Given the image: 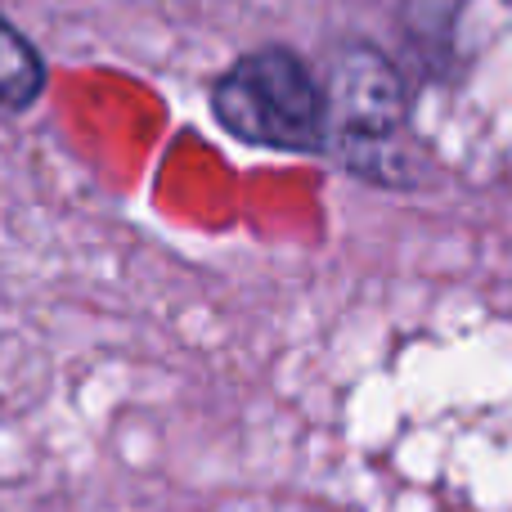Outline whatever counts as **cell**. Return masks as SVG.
Segmentation results:
<instances>
[{"mask_svg": "<svg viewBox=\"0 0 512 512\" xmlns=\"http://www.w3.org/2000/svg\"><path fill=\"white\" fill-rule=\"evenodd\" d=\"M212 113L234 140L315 153L328 140V99L310 68L283 45L252 50L212 86Z\"/></svg>", "mask_w": 512, "mask_h": 512, "instance_id": "obj_1", "label": "cell"}, {"mask_svg": "<svg viewBox=\"0 0 512 512\" xmlns=\"http://www.w3.org/2000/svg\"><path fill=\"white\" fill-rule=\"evenodd\" d=\"M328 131L346 149L351 167L369 171L387 158L391 140L405 126V86H400L396 68L369 45H351L333 68V86H328Z\"/></svg>", "mask_w": 512, "mask_h": 512, "instance_id": "obj_2", "label": "cell"}, {"mask_svg": "<svg viewBox=\"0 0 512 512\" xmlns=\"http://www.w3.org/2000/svg\"><path fill=\"white\" fill-rule=\"evenodd\" d=\"M45 90V59L36 45L0 14V108L5 113H23L41 99Z\"/></svg>", "mask_w": 512, "mask_h": 512, "instance_id": "obj_3", "label": "cell"}]
</instances>
